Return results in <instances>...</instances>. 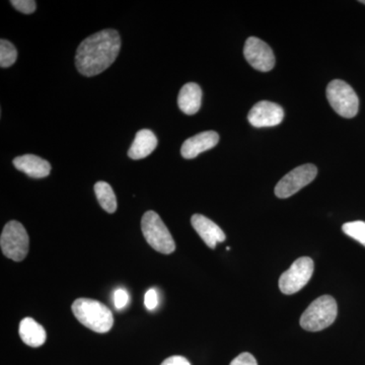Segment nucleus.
Segmentation results:
<instances>
[{
  "mask_svg": "<svg viewBox=\"0 0 365 365\" xmlns=\"http://www.w3.org/2000/svg\"><path fill=\"white\" fill-rule=\"evenodd\" d=\"M230 365H258V362L251 353L244 352L235 357Z\"/></svg>",
  "mask_w": 365,
  "mask_h": 365,
  "instance_id": "23",
  "label": "nucleus"
},
{
  "mask_svg": "<svg viewBox=\"0 0 365 365\" xmlns=\"http://www.w3.org/2000/svg\"><path fill=\"white\" fill-rule=\"evenodd\" d=\"M11 4L14 9L25 14H33L37 9V4L34 0H13Z\"/></svg>",
  "mask_w": 365,
  "mask_h": 365,
  "instance_id": "20",
  "label": "nucleus"
},
{
  "mask_svg": "<svg viewBox=\"0 0 365 365\" xmlns=\"http://www.w3.org/2000/svg\"><path fill=\"white\" fill-rule=\"evenodd\" d=\"M327 98L336 113L344 118H353L359 113V100L354 90L340 79H335L327 88Z\"/></svg>",
  "mask_w": 365,
  "mask_h": 365,
  "instance_id": "6",
  "label": "nucleus"
},
{
  "mask_svg": "<svg viewBox=\"0 0 365 365\" xmlns=\"http://www.w3.org/2000/svg\"><path fill=\"white\" fill-rule=\"evenodd\" d=\"M359 2H361V4H365V0H361V1H359Z\"/></svg>",
  "mask_w": 365,
  "mask_h": 365,
  "instance_id": "25",
  "label": "nucleus"
},
{
  "mask_svg": "<svg viewBox=\"0 0 365 365\" xmlns=\"http://www.w3.org/2000/svg\"><path fill=\"white\" fill-rule=\"evenodd\" d=\"M314 270V261L309 257H302L292 264L279 278V288L284 294H294L306 287Z\"/></svg>",
  "mask_w": 365,
  "mask_h": 365,
  "instance_id": "7",
  "label": "nucleus"
},
{
  "mask_svg": "<svg viewBox=\"0 0 365 365\" xmlns=\"http://www.w3.org/2000/svg\"><path fill=\"white\" fill-rule=\"evenodd\" d=\"M220 136L215 131H205L196 134L182 143L181 155L187 160L195 158L204 151L211 150L217 145Z\"/></svg>",
  "mask_w": 365,
  "mask_h": 365,
  "instance_id": "12",
  "label": "nucleus"
},
{
  "mask_svg": "<svg viewBox=\"0 0 365 365\" xmlns=\"http://www.w3.org/2000/svg\"><path fill=\"white\" fill-rule=\"evenodd\" d=\"M202 100V91L197 83H189L182 86L178 97L180 110L187 115H194L199 111Z\"/></svg>",
  "mask_w": 365,
  "mask_h": 365,
  "instance_id": "15",
  "label": "nucleus"
},
{
  "mask_svg": "<svg viewBox=\"0 0 365 365\" xmlns=\"http://www.w3.org/2000/svg\"><path fill=\"white\" fill-rule=\"evenodd\" d=\"M141 230L151 248L169 255L176 250V244L160 216L155 211H146L141 220Z\"/></svg>",
  "mask_w": 365,
  "mask_h": 365,
  "instance_id": "4",
  "label": "nucleus"
},
{
  "mask_svg": "<svg viewBox=\"0 0 365 365\" xmlns=\"http://www.w3.org/2000/svg\"><path fill=\"white\" fill-rule=\"evenodd\" d=\"M29 246L30 239L24 225L16 220L7 222L0 237L2 254L11 260L21 262L28 255Z\"/></svg>",
  "mask_w": 365,
  "mask_h": 365,
  "instance_id": "5",
  "label": "nucleus"
},
{
  "mask_svg": "<svg viewBox=\"0 0 365 365\" xmlns=\"http://www.w3.org/2000/svg\"><path fill=\"white\" fill-rule=\"evenodd\" d=\"M128 302L129 294L126 290L119 288V289H117L116 292H115L114 304L115 307H116L117 309H124V307L128 304Z\"/></svg>",
  "mask_w": 365,
  "mask_h": 365,
  "instance_id": "21",
  "label": "nucleus"
},
{
  "mask_svg": "<svg viewBox=\"0 0 365 365\" xmlns=\"http://www.w3.org/2000/svg\"><path fill=\"white\" fill-rule=\"evenodd\" d=\"M192 227L210 249H215L217 244L227 239L222 228L202 215H194L191 218Z\"/></svg>",
  "mask_w": 365,
  "mask_h": 365,
  "instance_id": "11",
  "label": "nucleus"
},
{
  "mask_svg": "<svg viewBox=\"0 0 365 365\" xmlns=\"http://www.w3.org/2000/svg\"><path fill=\"white\" fill-rule=\"evenodd\" d=\"M338 306L331 295H322L314 300L302 314L300 326L309 332H319L332 325L337 318Z\"/></svg>",
  "mask_w": 365,
  "mask_h": 365,
  "instance_id": "3",
  "label": "nucleus"
},
{
  "mask_svg": "<svg viewBox=\"0 0 365 365\" xmlns=\"http://www.w3.org/2000/svg\"><path fill=\"white\" fill-rule=\"evenodd\" d=\"M14 165L16 169L25 173L26 176L35 179L48 177L51 172V165L49 162L34 155H25L14 158Z\"/></svg>",
  "mask_w": 365,
  "mask_h": 365,
  "instance_id": "13",
  "label": "nucleus"
},
{
  "mask_svg": "<svg viewBox=\"0 0 365 365\" xmlns=\"http://www.w3.org/2000/svg\"><path fill=\"white\" fill-rule=\"evenodd\" d=\"M245 58L259 71L267 72L275 66L272 49L256 37H250L244 47Z\"/></svg>",
  "mask_w": 365,
  "mask_h": 365,
  "instance_id": "9",
  "label": "nucleus"
},
{
  "mask_svg": "<svg viewBox=\"0 0 365 365\" xmlns=\"http://www.w3.org/2000/svg\"><path fill=\"white\" fill-rule=\"evenodd\" d=\"M160 365H191V364L185 357L175 355V356H170L169 359H165Z\"/></svg>",
  "mask_w": 365,
  "mask_h": 365,
  "instance_id": "24",
  "label": "nucleus"
},
{
  "mask_svg": "<svg viewBox=\"0 0 365 365\" xmlns=\"http://www.w3.org/2000/svg\"><path fill=\"white\" fill-rule=\"evenodd\" d=\"M19 333L23 342L31 347H40L45 344L47 339L44 327L32 318L21 319Z\"/></svg>",
  "mask_w": 365,
  "mask_h": 365,
  "instance_id": "16",
  "label": "nucleus"
},
{
  "mask_svg": "<svg viewBox=\"0 0 365 365\" xmlns=\"http://www.w3.org/2000/svg\"><path fill=\"white\" fill-rule=\"evenodd\" d=\"M144 304H145V307L148 311H153V309H157L158 304L157 290L151 288V289L146 292L145 297H144Z\"/></svg>",
  "mask_w": 365,
  "mask_h": 365,
  "instance_id": "22",
  "label": "nucleus"
},
{
  "mask_svg": "<svg viewBox=\"0 0 365 365\" xmlns=\"http://www.w3.org/2000/svg\"><path fill=\"white\" fill-rule=\"evenodd\" d=\"M71 309L78 322L93 332H109L114 324V318L109 307L98 300L86 297L76 299L72 304Z\"/></svg>",
  "mask_w": 365,
  "mask_h": 365,
  "instance_id": "2",
  "label": "nucleus"
},
{
  "mask_svg": "<svg viewBox=\"0 0 365 365\" xmlns=\"http://www.w3.org/2000/svg\"><path fill=\"white\" fill-rule=\"evenodd\" d=\"M317 174H318V169L312 163L295 168L276 185L275 195L281 199L294 195L299 190L313 182Z\"/></svg>",
  "mask_w": 365,
  "mask_h": 365,
  "instance_id": "8",
  "label": "nucleus"
},
{
  "mask_svg": "<svg viewBox=\"0 0 365 365\" xmlns=\"http://www.w3.org/2000/svg\"><path fill=\"white\" fill-rule=\"evenodd\" d=\"M158 138L150 129L137 132L135 139L128 150V157L132 160H143L157 148Z\"/></svg>",
  "mask_w": 365,
  "mask_h": 365,
  "instance_id": "14",
  "label": "nucleus"
},
{
  "mask_svg": "<svg viewBox=\"0 0 365 365\" xmlns=\"http://www.w3.org/2000/svg\"><path fill=\"white\" fill-rule=\"evenodd\" d=\"M342 230L345 235L348 237H352L353 240L360 242L365 247V222H346L343 225Z\"/></svg>",
  "mask_w": 365,
  "mask_h": 365,
  "instance_id": "19",
  "label": "nucleus"
},
{
  "mask_svg": "<svg viewBox=\"0 0 365 365\" xmlns=\"http://www.w3.org/2000/svg\"><path fill=\"white\" fill-rule=\"evenodd\" d=\"M121 48L117 31L107 29L86 38L78 46L76 66L83 76H98L114 63Z\"/></svg>",
  "mask_w": 365,
  "mask_h": 365,
  "instance_id": "1",
  "label": "nucleus"
},
{
  "mask_svg": "<svg viewBox=\"0 0 365 365\" xmlns=\"http://www.w3.org/2000/svg\"><path fill=\"white\" fill-rule=\"evenodd\" d=\"M95 193L101 207L108 213H114L117 210V198L113 188L108 182H98L95 185Z\"/></svg>",
  "mask_w": 365,
  "mask_h": 365,
  "instance_id": "17",
  "label": "nucleus"
},
{
  "mask_svg": "<svg viewBox=\"0 0 365 365\" xmlns=\"http://www.w3.org/2000/svg\"><path fill=\"white\" fill-rule=\"evenodd\" d=\"M284 112L279 105L275 103L262 101L252 108L248 115V120L252 126L273 127L277 126L283 121Z\"/></svg>",
  "mask_w": 365,
  "mask_h": 365,
  "instance_id": "10",
  "label": "nucleus"
},
{
  "mask_svg": "<svg viewBox=\"0 0 365 365\" xmlns=\"http://www.w3.org/2000/svg\"><path fill=\"white\" fill-rule=\"evenodd\" d=\"M18 58V51L13 43L9 41L0 40V66L2 68L14 66Z\"/></svg>",
  "mask_w": 365,
  "mask_h": 365,
  "instance_id": "18",
  "label": "nucleus"
}]
</instances>
